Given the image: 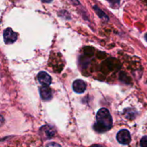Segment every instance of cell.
<instances>
[{
    "label": "cell",
    "mask_w": 147,
    "mask_h": 147,
    "mask_svg": "<svg viewBox=\"0 0 147 147\" xmlns=\"http://www.w3.org/2000/svg\"><path fill=\"white\" fill-rule=\"evenodd\" d=\"M73 89L76 93H83L86 89V83L83 80L78 79L73 83Z\"/></svg>",
    "instance_id": "obj_4"
},
{
    "label": "cell",
    "mask_w": 147,
    "mask_h": 147,
    "mask_svg": "<svg viewBox=\"0 0 147 147\" xmlns=\"http://www.w3.org/2000/svg\"><path fill=\"white\" fill-rule=\"evenodd\" d=\"M4 40L6 44L14 43L17 39V34L14 32L11 28L6 29L4 31Z\"/></svg>",
    "instance_id": "obj_3"
},
{
    "label": "cell",
    "mask_w": 147,
    "mask_h": 147,
    "mask_svg": "<svg viewBox=\"0 0 147 147\" xmlns=\"http://www.w3.org/2000/svg\"><path fill=\"white\" fill-rule=\"evenodd\" d=\"M37 78H38L40 83L42 85V86H50L52 82V78L50 75L43 71L39 73L38 76H37Z\"/></svg>",
    "instance_id": "obj_5"
},
{
    "label": "cell",
    "mask_w": 147,
    "mask_h": 147,
    "mask_svg": "<svg viewBox=\"0 0 147 147\" xmlns=\"http://www.w3.org/2000/svg\"><path fill=\"white\" fill-rule=\"evenodd\" d=\"M41 131L43 132L46 135V137L47 138H51L54 135V131L53 130V129L47 126H44L43 127H42Z\"/></svg>",
    "instance_id": "obj_8"
},
{
    "label": "cell",
    "mask_w": 147,
    "mask_h": 147,
    "mask_svg": "<svg viewBox=\"0 0 147 147\" xmlns=\"http://www.w3.org/2000/svg\"><path fill=\"white\" fill-rule=\"evenodd\" d=\"M46 147H61V146L58 144L55 143V142H51V143L47 144Z\"/></svg>",
    "instance_id": "obj_11"
},
{
    "label": "cell",
    "mask_w": 147,
    "mask_h": 147,
    "mask_svg": "<svg viewBox=\"0 0 147 147\" xmlns=\"http://www.w3.org/2000/svg\"><path fill=\"white\" fill-rule=\"evenodd\" d=\"M93 9L95 10V11L96 12V14L100 17V18H101L102 20H105V21H109V17L106 15V14L105 12H103L101 9H100L99 7H98L97 6H93Z\"/></svg>",
    "instance_id": "obj_7"
},
{
    "label": "cell",
    "mask_w": 147,
    "mask_h": 147,
    "mask_svg": "<svg viewBox=\"0 0 147 147\" xmlns=\"http://www.w3.org/2000/svg\"><path fill=\"white\" fill-rule=\"evenodd\" d=\"M113 121L110 113L106 109H99L96 115V123L94 125V129L98 132H106L110 130Z\"/></svg>",
    "instance_id": "obj_1"
},
{
    "label": "cell",
    "mask_w": 147,
    "mask_h": 147,
    "mask_svg": "<svg viewBox=\"0 0 147 147\" xmlns=\"http://www.w3.org/2000/svg\"><path fill=\"white\" fill-rule=\"evenodd\" d=\"M141 147H147V136H144L142 137L140 142Z\"/></svg>",
    "instance_id": "obj_9"
},
{
    "label": "cell",
    "mask_w": 147,
    "mask_h": 147,
    "mask_svg": "<svg viewBox=\"0 0 147 147\" xmlns=\"http://www.w3.org/2000/svg\"><path fill=\"white\" fill-rule=\"evenodd\" d=\"M116 139L119 143L123 145L129 144L131 141L130 133L126 129H122V130L119 131L116 135Z\"/></svg>",
    "instance_id": "obj_2"
},
{
    "label": "cell",
    "mask_w": 147,
    "mask_h": 147,
    "mask_svg": "<svg viewBox=\"0 0 147 147\" xmlns=\"http://www.w3.org/2000/svg\"><path fill=\"white\" fill-rule=\"evenodd\" d=\"M70 1H71L73 3V4H75V5H78V4H79V1H78V0H70Z\"/></svg>",
    "instance_id": "obj_12"
},
{
    "label": "cell",
    "mask_w": 147,
    "mask_h": 147,
    "mask_svg": "<svg viewBox=\"0 0 147 147\" xmlns=\"http://www.w3.org/2000/svg\"><path fill=\"white\" fill-rule=\"evenodd\" d=\"M145 40H146V42H147V33L146 34H145Z\"/></svg>",
    "instance_id": "obj_15"
},
{
    "label": "cell",
    "mask_w": 147,
    "mask_h": 147,
    "mask_svg": "<svg viewBox=\"0 0 147 147\" xmlns=\"http://www.w3.org/2000/svg\"><path fill=\"white\" fill-rule=\"evenodd\" d=\"M42 1L44 3H50L53 1V0H42Z\"/></svg>",
    "instance_id": "obj_13"
},
{
    "label": "cell",
    "mask_w": 147,
    "mask_h": 147,
    "mask_svg": "<svg viewBox=\"0 0 147 147\" xmlns=\"http://www.w3.org/2000/svg\"><path fill=\"white\" fill-rule=\"evenodd\" d=\"M40 94L42 99L46 100V101L51 100L52 97H53L52 90L48 86H42V87H41V88L40 89Z\"/></svg>",
    "instance_id": "obj_6"
},
{
    "label": "cell",
    "mask_w": 147,
    "mask_h": 147,
    "mask_svg": "<svg viewBox=\"0 0 147 147\" xmlns=\"http://www.w3.org/2000/svg\"><path fill=\"white\" fill-rule=\"evenodd\" d=\"M109 3L111 4V5L113 6V7H116V6H119V2H120V0H107Z\"/></svg>",
    "instance_id": "obj_10"
},
{
    "label": "cell",
    "mask_w": 147,
    "mask_h": 147,
    "mask_svg": "<svg viewBox=\"0 0 147 147\" xmlns=\"http://www.w3.org/2000/svg\"><path fill=\"white\" fill-rule=\"evenodd\" d=\"M92 147H103V146H100V145H94V146H93Z\"/></svg>",
    "instance_id": "obj_14"
}]
</instances>
